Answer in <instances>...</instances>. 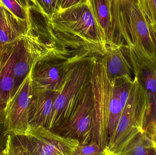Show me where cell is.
Returning <instances> with one entry per match:
<instances>
[{
  "label": "cell",
  "mask_w": 156,
  "mask_h": 155,
  "mask_svg": "<svg viewBox=\"0 0 156 155\" xmlns=\"http://www.w3.org/2000/svg\"><path fill=\"white\" fill-rule=\"evenodd\" d=\"M23 35L15 40L0 55V124L2 125L7 105L16 88L13 68L22 46Z\"/></svg>",
  "instance_id": "cell-10"
},
{
  "label": "cell",
  "mask_w": 156,
  "mask_h": 155,
  "mask_svg": "<svg viewBox=\"0 0 156 155\" xmlns=\"http://www.w3.org/2000/svg\"><path fill=\"white\" fill-rule=\"evenodd\" d=\"M144 132L152 142L156 154V123L150 122L145 128Z\"/></svg>",
  "instance_id": "cell-24"
},
{
  "label": "cell",
  "mask_w": 156,
  "mask_h": 155,
  "mask_svg": "<svg viewBox=\"0 0 156 155\" xmlns=\"http://www.w3.org/2000/svg\"><path fill=\"white\" fill-rule=\"evenodd\" d=\"M31 73V69L23 82L16 87L6 107L2 124L6 136L28 135L31 133L29 111L33 93Z\"/></svg>",
  "instance_id": "cell-7"
},
{
  "label": "cell",
  "mask_w": 156,
  "mask_h": 155,
  "mask_svg": "<svg viewBox=\"0 0 156 155\" xmlns=\"http://www.w3.org/2000/svg\"><path fill=\"white\" fill-rule=\"evenodd\" d=\"M58 12H63L67 9L88 4L90 0H57Z\"/></svg>",
  "instance_id": "cell-23"
},
{
  "label": "cell",
  "mask_w": 156,
  "mask_h": 155,
  "mask_svg": "<svg viewBox=\"0 0 156 155\" xmlns=\"http://www.w3.org/2000/svg\"><path fill=\"white\" fill-rule=\"evenodd\" d=\"M156 155L153 144L144 132L140 133L126 147L121 155Z\"/></svg>",
  "instance_id": "cell-16"
},
{
  "label": "cell",
  "mask_w": 156,
  "mask_h": 155,
  "mask_svg": "<svg viewBox=\"0 0 156 155\" xmlns=\"http://www.w3.org/2000/svg\"><path fill=\"white\" fill-rule=\"evenodd\" d=\"M113 43L128 59L156 55V39L135 0H112Z\"/></svg>",
  "instance_id": "cell-2"
},
{
  "label": "cell",
  "mask_w": 156,
  "mask_h": 155,
  "mask_svg": "<svg viewBox=\"0 0 156 155\" xmlns=\"http://www.w3.org/2000/svg\"><path fill=\"white\" fill-rule=\"evenodd\" d=\"M149 26H150V28L151 31H152L153 34L154 35L156 39V24L154 25H149Z\"/></svg>",
  "instance_id": "cell-27"
},
{
  "label": "cell",
  "mask_w": 156,
  "mask_h": 155,
  "mask_svg": "<svg viewBox=\"0 0 156 155\" xmlns=\"http://www.w3.org/2000/svg\"><path fill=\"white\" fill-rule=\"evenodd\" d=\"M149 104L145 92L134 77L132 89L105 155H121L147 124Z\"/></svg>",
  "instance_id": "cell-4"
},
{
  "label": "cell",
  "mask_w": 156,
  "mask_h": 155,
  "mask_svg": "<svg viewBox=\"0 0 156 155\" xmlns=\"http://www.w3.org/2000/svg\"><path fill=\"white\" fill-rule=\"evenodd\" d=\"M105 155L104 151L94 140L86 144H79L73 153V155Z\"/></svg>",
  "instance_id": "cell-22"
},
{
  "label": "cell",
  "mask_w": 156,
  "mask_h": 155,
  "mask_svg": "<svg viewBox=\"0 0 156 155\" xmlns=\"http://www.w3.org/2000/svg\"><path fill=\"white\" fill-rule=\"evenodd\" d=\"M89 4L107 45L113 44L112 0H90Z\"/></svg>",
  "instance_id": "cell-14"
},
{
  "label": "cell",
  "mask_w": 156,
  "mask_h": 155,
  "mask_svg": "<svg viewBox=\"0 0 156 155\" xmlns=\"http://www.w3.org/2000/svg\"><path fill=\"white\" fill-rule=\"evenodd\" d=\"M133 73L148 98V122L156 123V56L129 59Z\"/></svg>",
  "instance_id": "cell-11"
},
{
  "label": "cell",
  "mask_w": 156,
  "mask_h": 155,
  "mask_svg": "<svg viewBox=\"0 0 156 155\" xmlns=\"http://www.w3.org/2000/svg\"><path fill=\"white\" fill-rule=\"evenodd\" d=\"M94 123L93 94L90 82L69 121L55 133L66 138L77 139L80 145L86 144L92 140Z\"/></svg>",
  "instance_id": "cell-9"
},
{
  "label": "cell",
  "mask_w": 156,
  "mask_h": 155,
  "mask_svg": "<svg viewBox=\"0 0 156 155\" xmlns=\"http://www.w3.org/2000/svg\"><path fill=\"white\" fill-rule=\"evenodd\" d=\"M95 56L79 53L74 56L58 90L47 125L48 129L56 132L67 123L73 115L85 87L90 82Z\"/></svg>",
  "instance_id": "cell-3"
},
{
  "label": "cell",
  "mask_w": 156,
  "mask_h": 155,
  "mask_svg": "<svg viewBox=\"0 0 156 155\" xmlns=\"http://www.w3.org/2000/svg\"><path fill=\"white\" fill-rule=\"evenodd\" d=\"M31 13L27 22H23L13 15L0 1V55L7 45L22 37L28 29Z\"/></svg>",
  "instance_id": "cell-13"
},
{
  "label": "cell",
  "mask_w": 156,
  "mask_h": 155,
  "mask_svg": "<svg viewBox=\"0 0 156 155\" xmlns=\"http://www.w3.org/2000/svg\"><path fill=\"white\" fill-rule=\"evenodd\" d=\"M3 5L13 15L23 22H27L30 16V9L23 8L16 0H0Z\"/></svg>",
  "instance_id": "cell-20"
},
{
  "label": "cell",
  "mask_w": 156,
  "mask_h": 155,
  "mask_svg": "<svg viewBox=\"0 0 156 155\" xmlns=\"http://www.w3.org/2000/svg\"><path fill=\"white\" fill-rule=\"evenodd\" d=\"M30 9L40 13L43 17L49 20L54 15L58 12L57 0H30Z\"/></svg>",
  "instance_id": "cell-18"
},
{
  "label": "cell",
  "mask_w": 156,
  "mask_h": 155,
  "mask_svg": "<svg viewBox=\"0 0 156 155\" xmlns=\"http://www.w3.org/2000/svg\"><path fill=\"white\" fill-rule=\"evenodd\" d=\"M57 93V91L33 92L29 111L31 130L40 126L46 127Z\"/></svg>",
  "instance_id": "cell-12"
},
{
  "label": "cell",
  "mask_w": 156,
  "mask_h": 155,
  "mask_svg": "<svg viewBox=\"0 0 156 155\" xmlns=\"http://www.w3.org/2000/svg\"><path fill=\"white\" fill-rule=\"evenodd\" d=\"M23 8L29 9L31 7V3L30 0H16Z\"/></svg>",
  "instance_id": "cell-26"
},
{
  "label": "cell",
  "mask_w": 156,
  "mask_h": 155,
  "mask_svg": "<svg viewBox=\"0 0 156 155\" xmlns=\"http://www.w3.org/2000/svg\"><path fill=\"white\" fill-rule=\"evenodd\" d=\"M75 52L55 55L35 64L31 69L33 92L58 91Z\"/></svg>",
  "instance_id": "cell-8"
},
{
  "label": "cell",
  "mask_w": 156,
  "mask_h": 155,
  "mask_svg": "<svg viewBox=\"0 0 156 155\" xmlns=\"http://www.w3.org/2000/svg\"><path fill=\"white\" fill-rule=\"evenodd\" d=\"M79 144L77 139L40 126L28 135L7 136L1 155H73Z\"/></svg>",
  "instance_id": "cell-5"
},
{
  "label": "cell",
  "mask_w": 156,
  "mask_h": 155,
  "mask_svg": "<svg viewBox=\"0 0 156 155\" xmlns=\"http://www.w3.org/2000/svg\"><path fill=\"white\" fill-rule=\"evenodd\" d=\"M104 56L112 78L126 75L131 76L133 67L121 46L114 43L107 45L106 54Z\"/></svg>",
  "instance_id": "cell-15"
},
{
  "label": "cell",
  "mask_w": 156,
  "mask_h": 155,
  "mask_svg": "<svg viewBox=\"0 0 156 155\" xmlns=\"http://www.w3.org/2000/svg\"><path fill=\"white\" fill-rule=\"evenodd\" d=\"M122 110L120 99V93L113 79V86L111 93L110 105L109 141L112 138L114 133Z\"/></svg>",
  "instance_id": "cell-17"
},
{
  "label": "cell",
  "mask_w": 156,
  "mask_h": 155,
  "mask_svg": "<svg viewBox=\"0 0 156 155\" xmlns=\"http://www.w3.org/2000/svg\"><path fill=\"white\" fill-rule=\"evenodd\" d=\"M137 5L149 25L156 24V0H137Z\"/></svg>",
  "instance_id": "cell-21"
},
{
  "label": "cell",
  "mask_w": 156,
  "mask_h": 155,
  "mask_svg": "<svg viewBox=\"0 0 156 155\" xmlns=\"http://www.w3.org/2000/svg\"><path fill=\"white\" fill-rule=\"evenodd\" d=\"M120 93V99L123 109L130 94L133 79L130 76L126 75L113 78Z\"/></svg>",
  "instance_id": "cell-19"
},
{
  "label": "cell",
  "mask_w": 156,
  "mask_h": 155,
  "mask_svg": "<svg viewBox=\"0 0 156 155\" xmlns=\"http://www.w3.org/2000/svg\"><path fill=\"white\" fill-rule=\"evenodd\" d=\"M135 1H137V0H135Z\"/></svg>",
  "instance_id": "cell-28"
},
{
  "label": "cell",
  "mask_w": 156,
  "mask_h": 155,
  "mask_svg": "<svg viewBox=\"0 0 156 155\" xmlns=\"http://www.w3.org/2000/svg\"><path fill=\"white\" fill-rule=\"evenodd\" d=\"M90 83L94 107L92 140L99 144L105 153L109 139V114L113 79L108 72L104 56H95Z\"/></svg>",
  "instance_id": "cell-6"
},
{
  "label": "cell",
  "mask_w": 156,
  "mask_h": 155,
  "mask_svg": "<svg viewBox=\"0 0 156 155\" xmlns=\"http://www.w3.org/2000/svg\"><path fill=\"white\" fill-rule=\"evenodd\" d=\"M7 137L5 134L2 125L0 124V155L5 147Z\"/></svg>",
  "instance_id": "cell-25"
},
{
  "label": "cell",
  "mask_w": 156,
  "mask_h": 155,
  "mask_svg": "<svg viewBox=\"0 0 156 155\" xmlns=\"http://www.w3.org/2000/svg\"><path fill=\"white\" fill-rule=\"evenodd\" d=\"M59 42L79 52L103 56L107 44L89 3L58 12L48 20Z\"/></svg>",
  "instance_id": "cell-1"
}]
</instances>
